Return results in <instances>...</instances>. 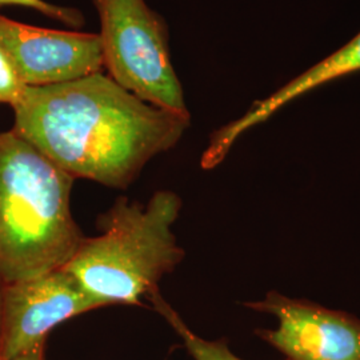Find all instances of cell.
Here are the masks:
<instances>
[{
	"instance_id": "obj_1",
	"label": "cell",
	"mask_w": 360,
	"mask_h": 360,
	"mask_svg": "<svg viewBox=\"0 0 360 360\" xmlns=\"http://www.w3.org/2000/svg\"><path fill=\"white\" fill-rule=\"evenodd\" d=\"M13 131L74 179L126 188L144 166L171 150L190 126L96 72L28 87L11 105Z\"/></svg>"
},
{
	"instance_id": "obj_2",
	"label": "cell",
	"mask_w": 360,
	"mask_h": 360,
	"mask_svg": "<svg viewBox=\"0 0 360 360\" xmlns=\"http://www.w3.org/2000/svg\"><path fill=\"white\" fill-rule=\"evenodd\" d=\"M74 178L13 129L0 132V278L62 269L84 236L71 211Z\"/></svg>"
},
{
	"instance_id": "obj_3",
	"label": "cell",
	"mask_w": 360,
	"mask_h": 360,
	"mask_svg": "<svg viewBox=\"0 0 360 360\" xmlns=\"http://www.w3.org/2000/svg\"><path fill=\"white\" fill-rule=\"evenodd\" d=\"M181 199L158 191L143 205L119 198L99 218L101 233L84 238L65 266L102 307L141 304L184 257L172 226Z\"/></svg>"
},
{
	"instance_id": "obj_4",
	"label": "cell",
	"mask_w": 360,
	"mask_h": 360,
	"mask_svg": "<svg viewBox=\"0 0 360 360\" xmlns=\"http://www.w3.org/2000/svg\"><path fill=\"white\" fill-rule=\"evenodd\" d=\"M108 77L158 108L190 116L168 47L165 20L144 0H94Z\"/></svg>"
},
{
	"instance_id": "obj_5",
	"label": "cell",
	"mask_w": 360,
	"mask_h": 360,
	"mask_svg": "<svg viewBox=\"0 0 360 360\" xmlns=\"http://www.w3.org/2000/svg\"><path fill=\"white\" fill-rule=\"evenodd\" d=\"M99 307L65 267L3 284L0 360L13 359L44 346L53 327Z\"/></svg>"
},
{
	"instance_id": "obj_6",
	"label": "cell",
	"mask_w": 360,
	"mask_h": 360,
	"mask_svg": "<svg viewBox=\"0 0 360 360\" xmlns=\"http://www.w3.org/2000/svg\"><path fill=\"white\" fill-rule=\"evenodd\" d=\"M245 306L276 316V330L257 335L288 360H360V321L352 315L278 292Z\"/></svg>"
},
{
	"instance_id": "obj_7",
	"label": "cell",
	"mask_w": 360,
	"mask_h": 360,
	"mask_svg": "<svg viewBox=\"0 0 360 360\" xmlns=\"http://www.w3.org/2000/svg\"><path fill=\"white\" fill-rule=\"evenodd\" d=\"M0 47L28 87L65 83L104 68L99 34L28 26L0 15Z\"/></svg>"
},
{
	"instance_id": "obj_8",
	"label": "cell",
	"mask_w": 360,
	"mask_h": 360,
	"mask_svg": "<svg viewBox=\"0 0 360 360\" xmlns=\"http://www.w3.org/2000/svg\"><path fill=\"white\" fill-rule=\"evenodd\" d=\"M359 70L360 32L340 50L312 65L306 72L284 84L282 89L274 92L267 99L254 104L242 117L218 129L211 136V142L202 156V167L211 169L218 166L240 135H243L247 129L267 120L285 104L334 79L346 77Z\"/></svg>"
},
{
	"instance_id": "obj_9",
	"label": "cell",
	"mask_w": 360,
	"mask_h": 360,
	"mask_svg": "<svg viewBox=\"0 0 360 360\" xmlns=\"http://www.w3.org/2000/svg\"><path fill=\"white\" fill-rule=\"evenodd\" d=\"M147 299L153 303L154 309L167 321L174 331L179 335L193 360H242L232 354L224 342H211L193 334L187 324L183 322L179 314L168 304L163 296L159 294V291H155Z\"/></svg>"
},
{
	"instance_id": "obj_10",
	"label": "cell",
	"mask_w": 360,
	"mask_h": 360,
	"mask_svg": "<svg viewBox=\"0 0 360 360\" xmlns=\"http://www.w3.org/2000/svg\"><path fill=\"white\" fill-rule=\"evenodd\" d=\"M23 6L32 8L40 13H44L50 18L56 20H60L67 26L77 27L84 25V19L80 11L75 8H65V7H58L51 3H47L44 0H0V6Z\"/></svg>"
},
{
	"instance_id": "obj_11",
	"label": "cell",
	"mask_w": 360,
	"mask_h": 360,
	"mask_svg": "<svg viewBox=\"0 0 360 360\" xmlns=\"http://www.w3.org/2000/svg\"><path fill=\"white\" fill-rule=\"evenodd\" d=\"M25 89L10 56L0 47V103L13 105Z\"/></svg>"
},
{
	"instance_id": "obj_12",
	"label": "cell",
	"mask_w": 360,
	"mask_h": 360,
	"mask_svg": "<svg viewBox=\"0 0 360 360\" xmlns=\"http://www.w3.org/2000/svg\"><path fill=\"white\" fill-rule=\"evenodd\" d=\"M44 346H39L10 360H44Z\"/></svg>"
},
{
	"instance_id": "obj_13",
	"label": "cell",
	"mask_w": 360,
	"mask_h": 360,
	"mask_svg": "<svg viewBox=\"0 0 360 360\" xmlns=\"http://www.w3.org/2000/svg\"><path fill=\"white\" fill-rule=\"evenodd\" d=\"M3 281L0 278V318H1V290H3Z\"/></svg>"
}]
</instances>
